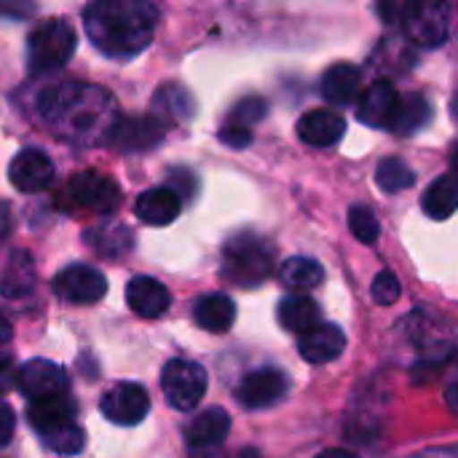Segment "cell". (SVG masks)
Masks as SVG:
<instances>
[{"instance_id":"4","label":"cell","mask_w":458,"mask_h":458,"mask_svg":"<svg viewBox=\"0 0 458 458\" xmlns=\"http://www.w3.org/2000/svg\"><path fill=\"white\" fill-rule=\"evenodd\" d=\"M274 255L271 247L255 233H239L223 247V274L239 287H258L271 276Z\"/></svg>"},{"instance_id":"20","label":"cell","mask_w":458,"mask_h":458,"mask_svg":"<svg viewBox=\"0 0 458 458\" xmlns=\"http://www.w3.org/2000/svg\"><path fill=\"white\" fill-rule=\"evenodd\" d=\"M231 432V419L223 408H207L204 413H199L188 429H185V440L193 451H204V448H220L223 440Z\"/></svg>"},{"instance_id":"43","label":"cell","mask_w":458,"mask_h":458,"mask_svg":"<svg viewBox=\"0 0 458 458\" xmlns=\"http://www.w3.org/2000/svg\"><path fill=\"white\" fill-rule=\"evenodd\" d=\"M191 458H223L217 448H204V451H196Z\"/></svg>"},{"instance_id":"33","label":"cell","mask_w":458,"mask_h":458,"mask_svg":"<svg viewBox=\"0 0 458 458\" xmlns=\"http://www.w3.org/2000/svg\"><path fill=\"white\" fill-rule=\"evenodd\" d=\"M268 113V105L266 99L260 97H247L242 102H236V107L231 110L228 115V123H239V126H255L258 121H263Z\"/></svg>"},{"instance_id":"41","label":"cell","mask_w":458,"mask_h":458,"mask_svg":"<svg viewBox=\"0 0 458 458\" xmlns=\"http://www.w3.org/2000/svg\"><path fill=\"white\" fill-rule=\"evenodd\" d=\"M445 403H448V408L454 411V416H458V384L448 386V392H445Z\"/></svg>"},{"instance_id":"23","label":"cell","mask_w":458,"mask_h":458,"mask_svg":"<svg viewBox=\"0 0 458 458\" xmlns=\"http://www.w3.org/2000/svg\"><path fill=\"white\" fill-rule=\"evenodd\" d=\"M83 239L102 258H121L123 252L131 250V231L121 223H113V220H105V223L89 228L83 233Z\"/></svg>"},{"instance_id":"18","label":"cell","mask_w":458,"mask_h":458,"mask_svg":"<svg viewBox=\"0 0 458 458\" xmlns=\"http://www.w3.org/2000/svg\"><path fill=\"white\" fill-rule=\"evenodd\" d=\"M346 134V121L335 110H311L298 121V137L311 148H333Z\"/></svg>"},{"instance_id":"10","label":"cell","mask_w":458,"mask_h":458,"mask_svg":"<svg viewBox=\"0 0 458 458\" xmlns=\"http://www.w3.org/2000/svg\"><path fill=\"white\" fill-rule=\"evenodd\" d=\"M16 389L30 400H51V397H67L70 394V378L67 373L48 362V360H30L16 373Z\"/></svg>"},{"instance_id":"13","label":"cell","mask_w":458,"mask_h":458,"mask_svg":"<svg viewBox=\"0 0 458 458\" xmlns=\"http://www.w3.org/2000/svg\"><path fill=\"white\" fill-rule=\"evenodd\" d=\"M403 99L392 81L381 78L373 86L365 89V94L357 99V118L376 129H392L400 115Z\"/></svg>"},{"instance_id":"28","label":"cell","mask_w":458,"mask_h":458,"mask_svg":"<svg viewBox=\"0 0 458 458\" xmlns=\"http://www.w3.org/2000/svg\"><path fill=\"white\" fill-rule=\"evenodd\" d=\"M279 279L287 290L303 293V290H314L322 284L325 268L311 258H287L279 268Z\"/></svg>"},{"instance_id":"38","label":"cell","mask_w":458,"mask_h":458,"mask_svg":"<svg viewBox=\"0 0 458 458\" xmlns=\"http://www.w3.org/2000/svg\"><path fill=\"white\" fill-rule=\"evenodd\" d=\"M16 365L8 354H0V394L11 392L16 386Z\"/></svg>"},{"instance_id":"30","label":"cell","mask_w":458,"mask_h":458,"mask_svg":"<svg viewBox=\"0 0 458 458\" xmlns=\"http://www.w3.org/2000/svg\"><path fill=\"white\" fill-rule=\"evenodd\" d=\"M429 118H432V107H429L427 97L408 94L403 99V107H400V115H397L392 131H397V134H413V131L424 129L429 123Z\"/></svg>"},{"instance_id":"36","label":"cell","mask_w":458,"mask_h":458,"mask_svg":"<svg viewBox=\"0 0 458 458\" xmlns=\"http://www.w3.org/2000/svg\"><path fill=\"white\" fill-rule=\"evenodd\" d=\"M405 3L408 0H378L376 3V11H378V16L386 24H400L403 21V13H405Z\"/></svg>"},{"instance_id":"42","label":"cell","mask_w":458,"mask_h":458,"mask_svg":"<svg viewBox=\"0 0 458 458\" xmlns=\"http://www.w3.org/2000/svg\"><path fill=\"white\" fill-rule=\"evenodd\" d=\"M317 458H360L354 456L352 451H346V448H330V451H322Z\"/></svg>"},{"instance_id":"35","label":"cell","mask_w":458,"mask_h":458,"mask_svg":"<svg viewBox=\"0 0 458 458\" xmlns=\"http://www.w3.org/2000/svg\"><path fill=\"white\" fill-rule=\"evenodd\" d=\"M220 142H225V145L233 148V150H242V148H247V145L252 142V131H250V126L225 123V126L220 129Z\"/></svg>"},{"instance_id":"44","label":"cell","mask_w":458,"mask_h":458,"mask_svg":"<svg viewBox=\"0 0 458 458\" xmlns=\"http://www.w3.org/2000/svg\"><path fill=\"white\" fill-rule=\"evenodd\" d=\"M236 458H260V454L258 451H242Z\"/></svg>"},{"instance_id":"16","label":"cell","mask_w":458,"mask_h":458,"mask_svg":"<svg viewBox=\"0 0 458 458\" xmlns=\"http://www.w3.org/2000/svg\"><path fill=\"white\" fill-rule=\"evenodd\" d=\"M126 303L129 309L142 317V319H158L169 311L172 306V295L169 290L153 279V276H134L129 284H126Z\"/></svg>"},{"instance_id":"14","label":"cell","mask_w":458,"mask_h":458,"mask_svg":"<svg viewBox=\"0 0 458 458\" xmlns=\"http://www.w3.org/2000/svg\"><path fill=\"white\" fill-rule=\"evenodd\" d=\"M8 180L19 193H40L54 182V164L38 148H24L8 166Z\"/></svg>"},{"instance_id":"12","label":"cell","mask_w":458,"mask_h":458,"mask_svg":"<svg viewBox=\"0 0 458 458\" xmlns=\"http://www.w3.org/2000/svg\"><path fill=\"white\" fill-rule=\"evenodd\" d=\"M287 389H290L287 376L276 368H266L244 376V381L236 389V397L247 411H266L279 405L287 397Z\"/></svg>"},{"instance_id":"5","label":"cell","mask_w":458,"mask_h":458,"mask_svg":"<svg viewBox=\"0 0 458 458\" xmlns=\"http://www.w3.org/2000/svg\"><path fill=\"white\" fill-rule=\"evenodd\" d=\"M400 24L416 46H443L451 30V5L448 0H408Z\"/></svg>"},{"instance_id":"31","label":"cell","mask_w":458,"mask_h":458,"mask_svg":"<svg viewBox=\"0 0 458 458\" xmlns=\"http://www.w3.org/2000/svg\"><path fill=\"white\" fill-rule=\"evenodd\" d=\"M349 228L362 244H376L381 236V223H378L376 212L365 204H354L349 209Z\"/></svg>"},{"instance_id":"7","label":"cell","mask_w":458,"mask_h":458,"mask_svg":"<svg viewBox=\"0 0 458 458\" xmlns=\"http://www.w3.org/2000/svg\"><path fill=\"white\" fill-rule=\"evenodd\" d=\"M67 201L75 209L113 215L121 207V188L113 177L99 174L94 169H83L70 177L67 182Z\"/></svg>"},{"instance_id":"25","label":"cell","mask_w":458,"mask_h":458,"mask_svg":"<svg viewBox=\"0 0 458 458\" xmlns=\"http://www.w3.org/2000/svg\"><path fill=\"white\" fill-rule=\"evenodd\" d=\"M32 290H35V263H32L30 252L16 250L8 260L5 274H3L0 293L8 301H19V298L30 295Z\"/></svg>"},{"instance_id":"2","label":"cell","mask_w":458,"mask_h":458,"mask_svg":"<svg viewBox=\"0 0 458 458\" xmlns=\"http://www.w3.org/2000/svg\"><path fill=\"white\" fill-rule=\"evenodd\" d=\"M158 8L150 0H89L83 30L94 48L107 59L126 62L140 56L156 35Z\"/></svg>"},{"instance_id":"37","label":"cell","mask_w":458,"mask_h":458,"mask_svg":"<svg viewBox=\"0 0 458 458\" xmlns=\"http://www.w3.org/2000/svg\"><path fill=\"white\" fill-rule=\"evenodd\" d=\"M13 432H16V413L11 405L0 403V448H5L11 443Z\"/></svg>"},{"instance_id":"9","label":"cell","mask_w":458,"mask_h":458,"mask_svg":"<svg viewBox=\"0 0 458 458\" xmlns=\"http://www.w3.org/2000/svg\"><path fill=\"white\" fill-rule=\"evenodd\" d=\"M54 293L75 306H94L107 295V279L102 271L83 266V263H72L67 268H62L54 279Z\"/></svg>"},{"instance_id":"46","label":"cell","mask_w":458,"mask_h":458,"mask_svg":"<svg viewBox=\"0 0 458 458\" xmlns=\"http://www.w3.org/2000/svg\"><path fill=\"white\" fill-rule=\"evenodd\" d=\"M451 164H454V169H456V174H458V148H456V153H454V158H451Z\"/></svg>"},{"instance_id":"26","label":"cell","mask_w":458,"mask_h":458,"mask_svg":"<svg viewBox=\"0 0 458 458\" xmlns=\"http://www.w3.org/2000/svg\"><path fill=\"white\" fill-rule=\"evenodd\" d=\"M421 207H424V212L432 217V220H448L454 212L458 209V174H443V177H437L429 188H427V193H424V199H421Z\"/></svg>"},{"instance_id":"21","label":"cell","mask_w":458,"mask_h":458,"mask_svg":"<svg viewBox=\"0 0 458 458\" xmlns=\"http://www.w3.org/2000/svg\"><path fill=\"white\" fill-rule=\"evenodd\" d=\"M322 97L330 105H352L362 97V72L354 64H333L322 75Z\"/></svg>"},{"instance_id":"19","label":"cell","mask_w":458,"mask_h":458,"mask_svg":"<svg viewBox=\"0 0 458 458\" xmlns=\"http://www.w3.org/2000/svg\"><path fill=\"white\" fill-rule=\"evenodd\" d=\"M27 421L30 427L40 435L48 437L70 424H75V405L70 397H51V400H35L27 408Z\"/></svg>"},{"instance_id":"29","label":"cell","mask_w":458,"mask_h":458,"mask_svg":"<svg viewBox=\"0 0 458 458\" xmlns=\"http://www.w3.org/2000/svg\"><path fill=\"white\" fill-rule=\"evenodd\" d=\"M376 182L384 193H400L416 185V172L397 156L384 158L376 169Z\"/></svg>"},{"instance_id":"8","label":"cell","mask_w":458,"mask_h":458,"mask_svg":"<svg viewBox=\"0 0 458 458\" xmlns=\"http://www.w3.org/2000/svg\"><path fill=\"white\" fill-rule=\"evenodd\" d=\"M166 121L153 115H118L110 129L107 145L121 153H142L156 148L166 137Z\"/></svg>"},{"instance_id":"24","label":"cell","mask_w":458,"mask_h":458,"mask_svg":"<svg viewBox=\"0 0 458 458\" xmlns=\"http://www.w3.org/2000/svg\"><path fill=\"white\" fill-rule=\"evenodd\" d=\"M279 325L290 333H298L303 335L306 330H311L314 325H319L322 319V311L317 306V301H311L309 295H287L282 303H279Z\"/></svg>"},{"instance_id":"22","label":"cell","mask_w":458,"mask_h":458,"mask_svg":"<svg viewBox=\"0 0 458 458\" xmlns=\"http://www.w3.org/2000/svg\"><path fill=\"white\" fill-rule=\"evenodd\" d=\"M193 319L207 333H228L236 322V303L223 293L204 295L193 309Z\"/></svg>"},{"instance_id":"11","label":"cell","mask_w":458,"mask_h":458,"mask_svg":"<svg viewBox=\"0 0 458 458\" xmlns=\"http://www.w3.org/2000/svg\"><path fill=\"white\" fill-rule=\"evenodd\" d=\"M99 411L115 427H137L150 413V397L140 384L123 381V384H115L113 389L105 392Z\"/></svg>"},{"instance_id":"34","label":"cell","mask_w":458,"mask_h":458,"mask_svg":"<svg viewBox=\"0 0 458 458\" xmlns=\"http://www.w3.org/2000/svg\"><path fill=\"white\" fill-rule=\"evenodd\" d=\"M370 295L378 306H394L403 295V287H400V279L392 274V271H381L376 279H373V287H370Z\"/></svg>"},{"instance_id":"6","label":"cell","mask_w":458,"mask_h":458,"mask_svg":"<svg viewBox=\"0 0 458 458\" xmlns=\"http://www.w3.org/2000/svg\"><path fill=\"white\" fill-rule=\"evenodd\" d=\"M161 389L174 411L188 413L207 394V370L191 360H169L161 373Z\"/></svg>"},{"instance_id":"45","label":"cell","mask_w":458,"mask_h":458,"mask_svg":"<svg viewBox=\"0 0 458 458\" xmlns=\"http://www.w3.org/2000/svg\"><path fill=\"white\" fill-rule=\"evenodd\" d=\"M451 107H454V118L458 121V91L454 94V102H451Z\"/></svg>"},{"instance_id":"32","label":"cell","mask_w":458,"mask_h":458,"mask_svg":"<svg viewBox=\"0 0 458 458\" xmlns=\"http://www.w3.org/2000/svg\"><path fill=\"white\" fill-rule=\"evenodd\" d=\"M43 443H46V448H51L59 456H78L86 448V432L78 424H70V427L43 437Z\"/></svg>"},{"instance_id":"40","label":"cell","mask_w":458,"mask_h":458,"mask_svg":"<svg viewBox=\"0 0 458 458\" xmlns=\"http://www.w3.org/2000/svg\"><path fill=\"white\" fill-rule=\"evenodd\" d=\"M11 338H13V325L0 314V346H3V344H8Z\"/></svg>"},{"instance_id":"15","label":"cell","mask_w":458,"mask_h":458,"mask_svg":"<svg viewBox=\"0 0 458 458\" xmlns=\"http://www.w3.org/2000/svg\"><path fill=\"white\" fill-rule=\"evenodd\" d=\"M346 349V335L338 325L319 322L298 338V352L309 365L335 362Z\"/></svg>"},{"instance_id":"1","label":"cell","mask_w":458,"mask_h":458,"mask_svg":"<svg viewBox=\"0 0 458 458\" xmlns=\"http://www.w3.org/2000/svg\"><path fill=\"white\" fill-rule=\"evenodd\" d=\"M115 107L118 105L110 91L78 81L54 83L43 89L35 102L38 118L75 145L107 142L110 129L118 121Z\"/></svg>"},{"instance_id":"3","label":"cell","mask_w":458,"mask_h":458,"mask_svg":"<svg viewBox=\"0 0 458 458\" xmlns=\"http://www.w3.org/2000/svg\"><path fill=\"white\" fill-rule=\"evenodd\" d=\"M75 46H78V35L70 21L46 19L35 24L32 32L27 35V51H24L30 75H48L62 70L72 59Z\"/></svg>"},{"instance_id":"39","label":"cell","mask_w":458,"mask_h":458,"mask_svg":"<svg viewBox=\"0 0 458 458\" xmlns=\"http://www.w3.org/2000/svg\"><path fill=\"white\" fill-rule=\"evenodd\" d=\"M0 11L8 16H30L35 11L32 0H0Z\"/></svg>"},{"instance_id":"17","label":"cell","mask_w":458,"mask_h":458,"mask_svg":"<svg viewBox=\"0 0 458 458\" xmlns=\"http://www.w3.org/2000/svg\"><path fill=\"white\" fill-rule=\"evenodd\" d=\"M180 209H182V199H180V193L172 185L150 188V191L140 193L137 201H134V215L145 225H156V228L174 223Z\"/></svg>"},{"instance_id":"27","label":"cell","mask_w":458,"mask_h":458,"mask_svg":"<svg viewBox=\"0 0 458 458\" xmlns=\"http://www.w3.org/2000/svg\"><path fill=\"white\" fill-rule=\"evenodd\" d=\"M153 113L158 118H164L166 123L169 121H188L193 118L196 107H193V97L191 91H185L182 86L177 83H166L156 91L153 97Z\"/></svg>"}]
</instances>
